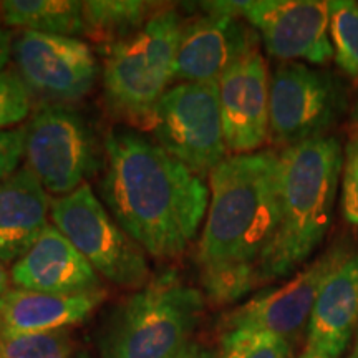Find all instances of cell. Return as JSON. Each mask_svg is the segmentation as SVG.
I'll return each mask as SVG.
<instances>
[{
  "instance_id": "obj_1",
  "label": "cell",
  "mask_w": 358,
  "mask_h": 358,
  "mask_svg": "<svg viewBox=\"0 0 358 358\" xmlns=\"http://www.w3.org/2000/svg\"><path fill=\"white\" fill-rule=\"evenodd\" d=\"M100 194L118 226L150 256L185 254L209 208L203 178L133 129H113L103 145Z\"/></svg>"
},
{
  "instance_id": "obj_2",
  "label": "cell",
  "mask_w": 358,
  "mask_h": 358,
  "mask_svg": "<svg viewBox=\"0 0 358 358\" xmlns=\"http://www.w3.org/2000/svg\"><path fill=\"white\" fill-rule=\"evenodd\" d=\"M209 194L196 254L199 271L245 268L261 277L280 222L279 153L227 156L209 174Z\"/></svg>"
},
{
  "instance_id": "obj_3",
  "label": "cell",
  "mask_w": 358,
  "mask_h": 358,
  "mask_svg": "<svg viewBox=\"0 0 358 358\" xmlns=\"http://www.w3.org/2000/svg\"><path fill=\"white\" fill-rule=\"evenodd\" d=\"M280 164V222L261 264L262 284L294 274L324 243L334 221L343 148L324 136L285 148Z\"/></svg>"
},
{
  "instance_id": "obj_4",
  "label": "cell",
  "mask_w": 358,
  "mask_h": 358,
  "mask_svg": "<svg viewBox=\"0 0 358 358\" xmlns=\"http://www.w3.org/2000/svg\"><path fill=\"white\" fill-rule=\"evenodd\" d=\"M204 294L168 272L128 297L106 322L103 358H174L191 343Z\"/></svg>"
},
{
  "instance_id": "obj_5",
  "label": "cell",
  "mask_w": 358,
  "mask_h": 358,
  "mask_svg": "<svg viewBox=\"0 0 358 358\" xmlns=\"http://www.w3.org/2000/svg\"><path fill=\"white\" fill-rule=\"evenodd\" d=\"M182 25L176 8L164 6L131 37L103 48V92L115 116L148 128L173 82Z\"/></svg>"
},
{
  "instance_id": "obj_6",
  "label": "cell",
  "mask_w": 358,
  "mask_h": 358,
  "mask_svg": "<svg viewBox=\"0 0 358 358\" xmlns=\"http://www.w3.org/2000/svg\"><path fill=\"white\" fill-rule=\"evenodd\" d=\"M50 217L98 275L129 289H141L150 282L146 252L118 226L88 182L52 199Z\"/></svg>"
},
{
  "instance_id": "obj_7",
  "label": "cell",
  "mask_w": 358,
  "mask_h": 358,
  "mask_svg": "<svg viewBox=\"0 0 358 358\" xmlns=\"http://www.w3.org/2000/svg\"><path fill=\"white\" fill-rule=\"evenodd\" d=\"M148 128L156 145L201 178L209 176L227 158L219 82L168 88Z\"/></svg>"
},
{
  "instance_id": "obj_8",
  "label": "cell",
  "mask_w": 358,
  "mask_h": 358,
  "mask_svg": "<svg viewBox=\"0 0 358 358\" xmlns=\"http://www.w3.org/2000/svg\"><path fill=\"white\" fill-rule=\"evenodd\" d=\"M347 110V92L329 71L282 62L268 80V138L282 150L327 136Z\"/></svg>"
},
{
  "instance_id": "obj_9",
  "label": "cell",
  "mask_w": 358,
  "mask_h": 358,
  "mask_svg": "<svg viewBox=\"0 0 358 358\" xmlns=\"http://www.w3.org/2000/svg\"><path fill=\"white\" fill-rule=\"evenodd\" d=\"M24 128L27 168L57 198L78 189L100 166L95 134L71 106L40 105Z\"/></svg>"
},
{
  "instance_id": "obj_10",
  "label": "cell",
  "mask_w": 358,
  "mask_h": 358,
  "mask_svg": "<svg viewBox=\"0 0 358 358\" xmlns=\"http://www.w3.org/2000/svg\"><path fill=\"white\" fill-rule=\"evenodd\" d=\"M347 244H335L302 271L295 272L285 284L264 289L243 306L232 308L219 320L224 334H271L292 345L307 329L313 306L322 287L335 268L350 256Z\"/></svg>"
},
{
  "instance_id": "obj_11",
  "label": "cell",
  "mask_w": 358,
  "mask_h": 358,
  "mask_svg": "<svg viewBox=\"0 0 358 358\" xmlns=\"http://www.w3.org/2000/svg\"><path fill=\"white\" fill-rule=\"evenodd\" d=\"M10 58L15 73L42 105L82 100L95 87L100 73L92 47L75 37L17 32Z\"/></svg>"
},
{
  "instance_id": "obj_12",
  "label": "cell",
  "mask_w": 358,
  "mask_h": 358,
  "mask_svg": "<svg viewBox=\"0 0 358 358\" xmlns=\"http://www.w3.org/2000/svg\"><path fill=\"white\" fill-rule=\"evenodd\" d=\"M204 15L185 22L173 82H219L224 71L259 50V34L239 15V2H204Z\"/></svg>"
},
{
  "instance_id": "obj_13",
  "label": "cell",
  "mask_w": 358,
  "mask_h": 358,
  "mask_svg": "<svg viewBox=\"0 0 358 358\" xmlns=\"http://www.w3.org/2000/svg\"><path fill=\"white\" fill-rule=\"evenodd\" d=\"M239 15L259 34L271 57L313 65H325L334 58L325 0L239 2Z\"/></svg>"
},
{
  "instance_id": "obj_14",
  "label": "cell",
  "mask_w": 358,
  "mask_h": 358,
  "mask_svg": "<svg viewBox=\"0 0 358 358\" xmlns=\"http://www.w3.org/2000/svg\"><path fill=\"white\" fill-rule=\"evenodd\" d=\"M268 80L267 64L259 50L219 78L224 138L231 153H256L268 140Z\"/></svg>"
},
{
  "instance_id": "obj_15",
  "label": "cell",
  "mask_w": 358,
  "mask_h": 358,
  "mask_svg": "<svg viewBox=\"0 0 358 358\" xmlns=\"http://www.w3.org/2000/svg\"><path fill=\"white\" fill-rule=\"evenodd\" d=\"M10 280L17 289L55 295L103 289L92 264L53 224H48L34 248L13 264Z\"/></svg>"
},
{
  "instance_id": "obj_16",
  "label": "cell",
  "mask_w": 358,
  "mask_h": 358,
  "mask_svg": "<svg viewBox=\"0 0 358 358\" xmlns=\"http://www.w3.org/2000/svg\"><path fill=\"white\" fill-rule=\"evenodd\" d=\"M48 198L40 179L24 166L0 181V262L15 264L48 227Z\"/></svg>"
},
{
  "instance_id": "obj_17",
  "label": "cell",
  "mask_w": 358,
  "mask_h": 358,
  "mask_svg": "<svg viewBox=\"0 0 358 358\" xmlns=\"http://www.w3.org/2000/svg\"><path fill=\"white\" fill-rule=\"evenodd\" d=\"M358 327V250L335 268L322 287L307 325V348L340 358Z\"/></svg>"
},
{
  "instance_id": "obj_18",
  "label": "cell",
  "mask_w": 358,
  "mask_h": 358,
  "mask_svg": "<svg viewBox=\"0 0 358 358\" xmlns=\"http://www.w3.org/2000/svg\"><path fill=\"white\" fill-rule=\"evenodd\" d=\"M106 290L55 295L25 289H8L0 297V332L42 334L66 330L96 310Z\"/></svg>"
},
{
  "instance_id": "obj_19",
  "label": "cell",
  "mask_w": 358,
  "mask_h": 358,
  "mask_svg": "<svg viewBox=\"0 0 358 358\" xmlns=\"http://www.w3.org/2000/svg\"><path fill=\"white\" fill-rule=\"evenodd\" d=\"M0 22L19 32L75 38L83 35L82 2L73 0H2Z\"/></svg>"
},
{
  "instance_id": "obj_20",
  "label": "cell",
  "mask_w": 358,
  "mask_h": 358,
  "mask_svg": "<svg viewBox=\"0 0 358 358\" xmlns=\"http://www.w3.org/2000/svg\"><path fill=\"white\" fill-rule=\"evenodd\" d=\"M164 6L143 0L82 2L83 35L106 48L141 30Z\"/></svg>"
},
{
  "instance_id": "obj_21",
  "label": "cell",
  "mask_w": 358,
  "mask_h": 358,
  "mask_svg": "<svg viewBox=\"0 0 358 358\" xmlns=\"http://www.w3.org/2000/svg\"><path fill=\"white\" fill-rule=\"evenodd\" d=\"M330 12V42L334 58L343 73L358 80V2L332 0Z\"/></svg>"
},
{
  "instance_id": "obj_22",
  "label": "cell",
  "mask_w": 358,
  "mask_h": 358,
  "mask_svg": "<svg viewBox=\"0 0 358 358\" xmlns=\"http://www.w3.org/2000/svg\"><path fill=\"white\" fill-rule=\"evenodd\" d=\"M73 342L66 330L42 334L0 332V358H71Z\"/></svg>"
},
{
  "instance_id": "obj_23",
  "label": "cell",
  "mask_w": 358,
  "mask_h": 358,
  "mask_svg": "<svg viewBox=\"0 0 358 358\" xmlns=\"http://www.w3.org/2000/svg\"><path fill=\"white\" fill-rule=\"evenodd\" d=\"M292 345L271 334L232 332L221 335L219 358H289Z\"/></svg>"
},
{
  "instance_id": "obj_24",
  "label": "cell",
  "mask_w": 358,
  "mask_h": 358,
  "mask_svg": "<svg viewBox=\"0 0 358 358\" xmlns=\"http://www.w3.org/2000/svg\"><path fill=\"white\" fill-rule=\"evenodd\" d=\"M32 111V95L15 71H0V131L27 120Z\"/></svg>"
},
{
  "instance_id": "obj_25",
  "label": "cell",
  "mask_w": 358,
  "mask_h": 358,
  "mask_svg": "<svg viewBox=\"0 0 358 358\" xmlns=\"http://www.w3.org/2000/svg\"><path fill=\"white\" fill-rule=\"evenodd\" d=\"M340 181H342L343 219L358 227V122L353 124L343 146V166Z\"/></svg>"
},
{
  "instance_id": "obj_26",
  "label": "cell",
  "mask_w": 358,
  "mask_h": 358,
  "mask_svg": "<svg viewBox=\"0 0 358 358\" xmlns=\"http://www.w3.org/2000/svg\"><path fill=\"white\" fill-rule=\"evenodd\" d=\"M25 156V128H10L0 131V181L19 171Z\"/></svg>"
},
{
  "instance_id": "obj_27",
  "label": "cell",
  "mask_w": 358,
  "mask_h": 358,
  "mask_svg": "<svg viewBox=\"0 0 358 358\" xmlns=\"http://www.w3.org/2000/svg\"><path fill=\"white\" fill-rule=\"evenodd\" d=\"M12 40L13 35L0 22V71L6 69L12 57Z\"/></svg>"
},
{
  "instance_id": "obj_28",
  "label": "cell",
  "mask_w": 358,
  "mask_h": 358,
  "mask_svg": "<svg viewBox=\"0 0 358 358\" xmlns=\"http://www.w3.org/2000/svg\"><path fill=\"white\" fill-rule=\"evenodd\" d=\"M174 358H214V355L211 350H208V348L201 345V343L191 342L189 345L185 348V350H182L178 357H174Z\"/></svg>"
},
{
  "instance_id": "obj_29",
  "label": "cell",
  "mask_w": 358,
  "mask_h": 358,
  "mask_svg": "<svg viewBox=\"0 0 358 358\" xmlns=\"http://www.w3.org/2000/svg\"><path fill=\"white\" fill-rule=\"evenodd\" d=\"M8 279H10V277H8L6 264L0 262V297L8 290Z\"/></svg>"
},
{
  "instance_id": "obj_30",
  "label": "cell",
  "mask_w": 358,
  "mask_h": 358,
  "mask_svg": "<svg viewBox=\"0 0 358 358\" xmlns=\"http://www.w3.org/2000/svg\"><path fill=\"white\" fill-rule=\"evenodd\" d=\"M295 358H329V357H325V355H322V353H319V352H315V350H312V348H303V352L301 353V355L299 357H295Z\"/></svg>"
},
{
  "instance_id": "obj_31",
  "label": "cell",
  "mask_w": 358,
  "mask_h": 358,
  "mask_svg": "<svg viewBox=\"0 0 358 358\" xmlns=\"http://www.w3.org/2000/svg\"><path fill=\"white\" fill-rule=\"evenodd\" d=\"M347 358H358V327L355 330V335H353V345H352V350L348 353Z\"/></svg>"
},
{
  "instance_id": "obj_32",
  "label": "cell",
  "mask_w": 358,
  "mask_h": 358,
  "mask_svg": "<svg viewBox=\"0 0 358 358\" xmlns=\"http://www.w3.org/2000/svg\"><path fill=\"white\" fill-rule=\"evenodd\" d=\"M71 358H90V357L85 355V353H78V355H75V357H71Z\"/></svg>"
},
{
  "instance_id": "obj_33",
  "label": "cell",
  "mask_w": 358,
  "mask_h": 358,
  "mask_svg": "<svg viewBox=\"0 0 358 358\" xmlns=\"http://www.w3.org/2000/svg\"><path fill=\"white\" fill-rule=\"evenodd\" d=\"M355 113H357V122H358V101H357V111H355Z\"/></svg>"
}]
</instances>
